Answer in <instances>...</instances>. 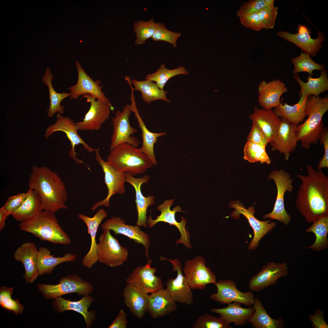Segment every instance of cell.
Masks as SVG:
<instances>
[{
    "mask_svg": "<svg viewBox=\"0 0 328 328\" xmlns=\"http://www.w3.org/2000/svg\"><path fill=\"white\" fill-rule=\"evenodd\" d=\"M308 175H297L301 181L295 206L308 223L328 216V177L322 169L316 171L308 165Z\"/></svg>",
    "mask_w": 328,
    "mask_h": 328,
    "instance_id": "1",
    "label": "cell"
},
{
    "mask_svg": "<svg viewBox=\"0 0 328 328\" xmlns=\"http://www.w3.org/2000/svg\"><path fill=\"white\" fill-rule=\"evenodd\" d=\"M28 183L29 189L39 195L42 210L55 213L67 208L65 204L67 193L64 183L56 173L48 167L33 166Z\"/></svg>",
    "mask_w": 328,
    "mask_h": 328,
    "instance_id": "2",
    "label": "cell"
},
{
    "mask_svg": "<svg viewBox=\"0 0 328 328\" xmlns=\"http://www.w3.org/2000/svg\"><path fill=\"white\" fill-rule=\"evenodd\" d=\"M328 110V96L322 97L311 95L309 97L305 108L306 116L308 118L302 124L296 127V133L302 146L308 150L312 144H316L319 140L324 127L323 115Z\"/></svg>",
    "mask_w": 328,
    "mask_h": 328,
    "instance_id": "3",
    "label": "cell"
},
{
    "mask_svg": "<svg viewBox=\"0 0 328 328\" xmlns=\"http://www.w3.org/2000/svg\"><path fill=\"white\" fill-rule=\"evenodd\" d=\"M19 226L21 230L31 233L42 241L64 245L71 243L59 224L54 212L42 210L33 217L21 221Z\"/></svg>",
    "mask_w": 328,
    "mask_h": 328,
    "instance_id": "4",
    "label": "cell"
},
{
    "mask_svg": "<svg viewBox=\"0 0 328 328\" xmlns=\"http://www.w3.org/2000/svg\"><path fill=\"white\" fill-rule=\"evenodd\" d=\"M106 161L118 171L133 176L145 173L154 165L139 148L125 143L110 150Z\"/></svg>",
    "mask_w": 328,
    "mask_h": 328,
    "instance_id": "5",
    "label": "cell"
},
{
    "mask_svg": "<svg viewBox=\"0 0 328 328\" xmlns=\"http://www.w3.org/2000/svg\"><path fill=\"white\" fill-rule=\"evenodd\" d=\"M39 291L45 299H55L65 294L75 293L80 296L91 295L94 290L92 284L76 274L68 275L60 278L56 285L40 283L37 285Z\"/></svg>",
    "mask_w": 328,
    "mask_h": 328,
    "instance_id": "6",
    "label": "cell"
},
{
    "mask_svg": "<svg viewBox=\"0 0 328 328\" xmlns=\"http://www.w3.org/2000/svg\"><path fill=\"white\" fill-rule=\"evenodd\" d=\"M291 177V175L283 169L274 170L269 174L268 179H272L274 181L277 189V196L273 210L264 215V219L276 220L285 225L290 222L291 217L285 207L284 196L286 191L290 192L293 190V180Z\"/></svg>",
    "mask_w": 328,
    "mask_h": 328,
    "instance_id": "7",
    "label": "cell"
},
{
    "mask_svg": "<svg viewBox=\"0 0 328 328\" xmlns=\"http://www.w3.org/2000/svg\"><path fill=\"white\" fill-rule=\"evenodd\" d=\"M103 231L97 244L98 261L110 267L121 265L127 259L128 249L120 244L117 239L111 234L110 230Z\"/></svg>",
    "mask_w": 328,
    "mask_h": 328,
    "instance_id": "8",
    "label": "cell"
},
{
    "mask_svg": "<svg viewBox=\"0 0 328 328\" xmlns=\"http://www.w3.org/2000/svg\"><path fill=\"white\" fill-rule=\"evenodd\" d=\"M99 151V148L95 149V159L104 173V182L108 189V193L104 199L96 202L92 206L91 208L92 211L95 210L101 206L109 207L110 206V199L113 195L116 193L122 194L125 192V172L118 171L104 161L100 156Z\"/></svg>",
    "mask_w": 328,
    "mask_h": 328,
    "instance_id": "9",
    "label": "cell"
},
{
    "mask_svg": "<svg viewBox=\"0 0 328 328\" xmlns=\"http://www.w3.org/2000/svg\"><path fill=\"white\" fill-rule=\"evenodd\" d=\"M131 111L130 105L127 103L122 111H117L114 117L112 118L113 133L110 145L111 150L117 145L127 143L137 148L139 145L138 140L132 136L138 130L131 126L129 118Z\"/></svg>",
    "mask_w": 328,
    "mask_h": 328,
    "instance_id": "10",
    "label": "cell"
},
{
    "mask_svg": "<svg viewBox=\"0 0 328 328\" xmlns=\"http://www.w3.org/2000/svg\"><path fill=\"white\" fill-rule=\"evenodd\" d=\"M174 199L166 200L161 204L159 205L157 209L160 211V215L157 217L155 219H153L151 215L149 216L147 220L148 227L152 228L157 223L162 222L167 223L170 225H173L178 229L180 234V238L178 239L176 244H182L187 248L192 249L190 242V235L188 231L186 228L187 220L183 217H181L180 222H178L175 218L177 212H183L179 205L176 206L172 210L170 207L173 204Z\"/></svg>",
    "mask_w": 328,
    "mask_h": 328,
    "instance_id": "11",
    "label": "cell"
},
{
    "mask_svg": "<svg viewBox=\"0 0 328 328\" xmlns=\"http://www.w3.org/2000/svg\"><path fill=\"white\" fill-rule=\"evenodd\" d=\"M56 120L55 123L48 127L44 134L45 138H48L53 133L58 131L64 133L70 142L71 148L70 150L69 155L70 157L77 163H84L76 157L75 147L76 145L81 144L84 149L90 153H92L96 149H93L87 145L79 135L76 123L68 117H65L61 114L57 113Z\"/></svg>",
    "mask_w": 328,
    "mask_h": 328,
    "instance_id": "12",
    "label": "cell"
},
{
    "mask_svg": "<svg viewBox=\"0 0 328 328\" xmlns=\"http://www.w3.org/2000/svg\"><path fill=\"white\" fill-rule=\"evenodd\" d=\"M205 263L204 258L200 256L185 262L183 271L192 289L202 290L208 284H216V275Z\"/></svg>",
    "mask_w": 328,
    "mask_h": 328,
    "instance_id": "13",
    "label": "cell"
},
{
    "mask_svg": "<svg viewBox=\"0 0 328 328\" xmlns=\"http://www.w3.org/2000/svg\"><path fill=\"white\" fill-rule=\"evenodd\" d=\"M83 96L90 103V107L83 121L76 123L77 129L78 131L98 130L108 119L110 110L113 108L111 104L97 99L90 94H84Z\"/></svg>",
    "mask_w": 328,
    "mask_h": 328,
    "instance_id": "14",
    "label": "cell"
},
{
    "mask_svg": "<svg viewBox=\"0 0 328 328\" xmlns=\"http://www.w3.org/2000/svg\"><path fill=\"white\" fill-rule=\"evenodd\" d=\"M229 207L235 209L231 214V217L236 218L239 214H242L247 219L253 229L254 237L249 245V248L251 250L255 249L260 240L270 231H272L276 226V223L271 222V219L265 221L257 219L254 215L255 213L254 207L251 206L246 209L238 200L230 202Z\"/></svg>",
    "mask_w": 328,
    "mask_h": 328,
    "instance_id": "15",
    "label": "cell"
},
{
    "mask_svg": "<svg viewBox=\"0 0 328 328\" xmlns=\"http://www.w3.org/2000/svg\"><path fill=\"white\" fill-rule=\"evenodd\" d=\"M147 260L145 265L135 268L126 280L127 283L147 294L155 292L163 286L161 278L155 275L156 268L151 266L152 260Z\"/></svg>",
    "mask_w": 328,
    "mask_h": 328,
    "instance_id": "16",
    "label": "cell"
},
{
    "mask_svg": "<svg viewBox=\"0 0 328 328\" xmlns=\"http://www.w3.org/2000/svg\"><path fill=\"white\" fill-rule=\"evenodd\" d=\"M160 260L170 261L173 266L172 271L177 272L175 278L169 279L166 283V289L171 298L176 302L183 304H192L194 301L193 294L187 280L183 275L180 261L178 259H169L162 256Z\"/></svg>",
    "mask_w": 328,
    "mask_h": 328,
    "instance_id": "17",
    "label": "cell"
},
{
    "mask_svg": "<svg viewBox=\"0 0 328 328\" xmlns=\"http://www.w3.org/2000/svg\"><path fill=\"white\" fill-rule=\"evenodd\" d=\"M126 221L121 217L112 216L105 221L101 225V229H108L113 231L115 235H123L134 240L136 243L141 244L145 249L146 258H149V250L150 246L149 235L142 231L140 227L126 224Z\"/></svg>",
    "mask_w": 328,
    "mask_h": 328,
    "instance_id": "18",
    "label": "cell"
},
{
    "mask_svg": "<svg viewBox=\"0 0 328 328\" xmlns=\"http://www.w3.org/2000/svg\"><path fill=\"white\" fill-rule=\"evenodd\" d=\"M215 285L216 293L212 294L210 298L221 305L237 302L247 306H251L254 303V294L251 291L243 292L238 290L235 283L232 280H219Z\"/></svg>",
    "mask_w": 328,
    "mask_h": 328,
    "instance_id": "19",
    "label": "cell"
},
{
    "mask_svg": "<svg viewBox=\"0 0 328 328\" xmlns=\"http://www.w3.org/2000/svg\"><path fill=\"white\" fill-rule=\"evenodd\" d=\"M289 274L288 265L285 262L268 263L250 280L249 288L251 290L259 292L275 285L279 278L286 277Z\"/></svg>",
    "mask_w": 328,
    "mask_h": 328,
    "instance_id": "20",
    "label": "cell"
},
{
    "mask_svg": "<svg viewBox=\"0 0 328 328\" xmlns=\"http://www.w3.org/2000/svg\"><path fill=\"white\" fill-rule=\"evenodd\" d=\"M296 127L285 119L281 118L277 131L269 142L272 146L271 151L277 150L280 154H283L286 161L289 160L290 153L294 151L298 144Z\"/></svg>",
    "mask_w": 328,
    "mask_h": 328,
    "instance_id": "21",
    "label": "cell"
},
{
    "mask_svg": "<svg viewBox=\"0 0 328 328\" xmlns=\"http://www.w3.org/2000/svg\"><path fill=\"white\" fill-rule=\"evenodd\" d=\"M75 64L78 72V80L75 85L68 88L70 91V99H77L80 95L89 94L97 99L111 104L102 91L103 85H100L101 80H97L94 81L86 73L78 61L76 60Z\"/></svg>",
    "mask_w": 328,
    "mask_h": 328,
    "instance_id": "22",
    "label": "cell"
},
{
    "mask_svg": "<svg viewBox=\"0 0 328 328\" xmlns=\"http://www.w3.org/2000/svg\"><path fill=\"white\" fill-rule=\"evenodd\" d=\"M126 182L130 183L134 187L135 191V202L138 213L137 225L146 228L147 227V210L149 206L154 204L155 197L149 195L144 196L142 193L141 187L143 183H148L150 177L146 175L138 178H136L128 172H125Z\"/></svg>",
    "mask_w": 328,
    "mask_h": 328,
    "instance_id": "23",
    "label": "cell"
},
{
    "mask_svg": "<svg viewBox=\"0 0 328 328\" xmlns=\"http://www.w3.org/2000/svg\"><path fill=\"white\" fill-rule=\"evenodd\" d=\"M94 301V298L91 295L84 296L80 300L77 301H69L60 296L54 299L52 305L53 309L58 313L73 310L80 313L84 318L87 327L89 328L96 318L95 311L88 310L91 304Z\"/></svg>",
    "mask_w": 328,
    "mask_h": 328,
    "instance_id": "24",
    "label": "cell"
},
{
    "mask_svg": "<svg viewBox=\"0 0 328 328\" xmlns=\"http://www.w3.org/2000/svg\"><path fill=\"white\" fill-rule=\"evenodd\" d=\"M107 215V212L103 208L99 209L92 217L81 214L78 215V218L83 221L86 225L88 233L91 237L90 249L81 261L82 265L87 268H91L98 261L97 253V244L96 240L97 233L99 225Z\"/></svg>",
    "mask_w": 328,
    "mask_h": 328,
    "instance_id": "25",
    "label": "cell"
},
{
    "mask_svg": "<svg viewBox=\"0 0 328 328\" xmlns=\"http://www.w3.org/2000/svg\"><path fill=\"white\" fill-rule=\"evenodd\" d=\"M38 249L33 242H27L19 247L14 253V258L23 264L25 270L23 277L27 283H32L39 275L37 259Z\"/></svg>",
    "mask_w": 328,
    "mask_h": 328,
    "instance_id": "26",
    "label": "cell"
},
{
    "mask_svg": "<svg viewBox=\"0 0 328 328\" xmlns=\"http://www.w3.org/2000/svg\"><path fill=\"white\" fill-rule=\"evenodd\" d=\"M288 91L285 84L279 80L274 79L268 83L262 81L258 87L260 105L267 110L278 106L281 103V96Z\"/></svg>",
    "mask_w": 328,
    "mask_h": 328,
    "instance_id": "27",
    "label": "cell"
},
{
    "mask_svg": "<svg viewBox=\"0 0 328 328\" xmlns=\"http://www.w3.org/2000/svg\"><path fill=\"white\" fill-rule=\"evenodd\" d=\"M132 93L131 96V104L130 105L132 112L134 113L138 123V126L142 131V142L141 146L139 148L141 151L145 154L151 160L154 165H157V161L155 155L154 146L156 143L159 137L166 135L165 132L153 133L151 132L146 127L145 123L140 116L136 106L135 96L134 95V89L131 87Z\"/></svg>",
    "mask_w": 328,
    "mask_h": 328,
    "instance_id": "28",
    "label": "cell"
},
{
    "mask_svg": "<svg viewBox=\"0 0 328 328\" xmlns=\"http://www.w3.org/2000/svg\"><path fill=\"white\" fill-rule=\"evenodd\" d=\"M176 302L163 288L149 295L148 311L154 319L163 317L176 309Z\"/></svg>",
    "mask_w": 328,
    "mask_h": 328,
    "instance_id": "29",
    "label": "cell"
},
{
    "mask_svg": "<svg viewBox=\"0 0 328 328\" xmlns=\"http://www.w3.org/2000/svg\"><path fill=\"white\" fill-rule=\"evenodd\" d=\"M122 294L124 303L130 311L137 318H143L148 311L149 295L128 283Z\"/></svg>",
    "mask_w": 328,
    "mask_h": 328,
    "instance_id": "30",
    "label": "cell"
},
{
    "mask_svg": "<svg viewBox=\"0 0 328 328\" xmlns=\"http://www.w3.org/2000/svg\"><path fill=\"white\" fill-rule=\"evenodd\" d=\"M277 34L279 37L294 43L303 51L313 56L316 55L322 46V43L325 39L323 34L319 30L318 36L315 39L310 37L309 31L302 33L297 32L293 34L282 31L278 32Z\"/></svg>",
    "mask_w": 328,
    "mask_h": 328,
    "instance_id": "31",
    "label": "cell"
},
{
    "mask_svg": "<svg viewBox=\"0 0 328 328\" xmlns=\"http://www.w3.org/2000/svg\"><path fill=\"white\" fill-rule=\"evenodd\" d=\"M262 129L269 142L275 135L280 124V118L273 110L254 108V112L249 116Z\"/></svg>",
    "mask_w": 328,
    "mask_h": 328,
    "instance_id": "32",
    "label": "cell"
},
{
    "mask_svg": "<svg viewBox=\"0 0 328 328\" xmlns=\"http://www.w3.org/2000/svg\"><path fill=\"white\" fill-rule=\"evenodd\" d=\"M241 303L234 302L228 304L227 307L222 308H212L211 312L219 314V316L230 324L233 323L237 326H243L248 321L255 312L253 307L245 308L241 306Z\"/></svg>",
    "mask_w": 328,
    "mask_h": 328,
    "instance_id": "33",
    "label": "cell"
},
{
    "mask_svg": "<svg viewBox=\"0 0 328 328\" xmlns=\"http://www.w3.org/2000/svg\"><path fill=\"white\" fill-rule=\"evenodd\" d=\"M77 257L75 254L66 253L62 257H56L51 254L47 248L40 247L38 249L37 259L39 275L50 274L57 265L65 262H73Z\"/></svg>",
    "mask_w": 328,
    "mask_h": 328,
    "instance_id": "34",
    "label": "cell"
},
{
    "mask_svg": "<svg viewBox=\"0 0 328 328\" xmlns=\"http://www.w3.org/2000/svg\"><path fill=\"white\" fill-rule=\"evenodd\" d=\"M308 95L300 98L298 102L293 105H289L285 102L281 103L274 108L275 112L280 118H284L290 123L297 126L302 122L306 116L305 114L306 105Z\"/></svg>",
    "mask_w": 328,
    "mask_h": 328,
    "instance_id": "35",
    "label": "cell"
},
{
    "mask_svg": "<svg viewBox=\"0 0 328 328\" xmlns=\"http://www.w3.org/2000/svg\"><path fill=\"white\" fill-rule=\"evenodd\" d=\"M293 77L300 86L299 93L300 98L306 95L319 96L321 93L328 90V78L326 69L321 70L320 76L318 78H314L308 76L306 83L301 80L298 74H294Z\"/></svg>",
    "mask_w": 328,
    "mask_h": 328,
    "instance_id": "36",
    "label": "cell"
},
{
    "mask_svg": "<svg viewBox=\"0 0 328 328\" xmlns=\"http://www.w3.org/2000/svg\"><path fill=\"white\" fill-rule=\"evenodd\" d=\"M255 312L248 320L255 328H283L285 322L282 317L277 319L271 318L267 313L261 300L255 298Z\"/></svg>",
    "mask_w": 328,
    "mask_h": 328,
    "instance_id": "37",
    "label": "cell"
},
{
    "mask_svg": "<svg viewBox=\"0 0 328 328\" xmlns=\"http://www.w3.org/2000/svg\"><path fill=\"white\" fill-rule=\"evenodd\" d=\"M54 78L50 68H47L42 77V82L48 89L50 103L46 112L50 118L52 117L56 113L61 114L64 113V107L61 105V103L65 98L70 97V93H58L55 91L52 84V80Z\"/></svg>",
    "mask_w": 328,
    "mask_h": 328,
    "instance_id": "38",
    "label": "cell"
},
{
    "mask_svg": "<svg viewBox=\"0 0 328 328\" xmlns=\"http://www.w3.org/2000/svg\"><path fill=\"white\" fill-rule=\"evenodd\" d=\"M26 198L21 207L11 215L16 220L22 221L31 218L41 210V200L35 190L29 189Z\"/></svg>",
    "mask_w": 328,
    "mask_h": 328,
    "instance_id": "39",
    "label": "cell"
},
{
    "mask_svg": "<svg viewBox=\"0 0 328 328\" xmlns=\"http://www.w3.org/2000/svg\"><path fill=\"white\" fill-rule=\"evenodd\" d=\"M131 83L134 87V89L141 93L143 101L147 104H149L157 100H163L168 103L170 102L166 97L168 92L159 88L156 84L152 81L146 80L143 81L133 80Z\"/></svg>",
    "mask_w": 328,
    "mask_h": 328,
    "instance_id": "40",
    "label": "cell"
},
{
    "mask_svg": "<svg viewBox=\"0 0 328 328\" xmlns=\"http://www.w3.org/2000/svg\"><path fill=\"white\" fill-rule=\"evenodd\" d=\"M313 223L305 231L306 233H313L316 237L315 241L311 246L304 248H308L315 251L320 252L328 247V216L321 217Z\"/></svg>",
    "mask_w": 328,
    "mask_h": 328,
    "instance_id": "41",
    "label": "cell"
},
{
    "mask_svg": "<svg viewBox=\"0 0 328 328\" xmlns=\"http://www.w3.org/2000/svg\"><path fill=\"white\" fill-rule=\"evenodd\" d=\"M188 72L183 66L178 68L169 70L166 68L165 64H162L155 73L148 74L145 79L155 82L160 89L163 90L164 87L168 80L173 77L179 75H187Z\"/></svg>",
    "mask_w": 328,
    "mask_h": 328,
    "instance_id": "42",
    "label": "cell"
},
{
    "mask_svg": "<svg viewBox=\"0 0 328 328\" xmlns=\"http://www.w3.org/2000/svg\"><path fill=\"white\" fill-rule=\"evenodd\" d=\"M266 146L247 141L244 149V159L251 163L260 162L271 163V160L266 151Z\"/></svg>",
    "mask_w": 328,
    "mask_h": 328,
    "instance_id": "43",
    "label": "cell"
},
{
    "mask_svg": "<svg viewBox=\"0 0 328 328\" xmlns=\"http://www.w3.org/2000/svg\"><path fill=\"white\" fill-rule=\"evenodd\" d=\"M291 61L294 65L293 71L294 74L301 72H306L311 76L313 75V72L314 70H322L325 67L324 65L318 64L314 61L310 55L306 53H301L299 56L292 57Z\"/></svg>",
    "mask_w": 328,
    "mask_h": 328,
    "instance_id": "44",
    "label": "cell"
},
{
    "mask_svg": "<svg viewBox=\"0 0 328 328\" xmlns=\"http://www.w3.org/2000/svg\"><path fill=\"white\" fill-rule=\"evenodd\" d=\"M156 23L153 18L148 21L140 20L135 22L133 30L136 36L134 42L135 45H141L145 44L146 40L152 37L156 31Z\"/></svg>",
    "mask_w": 328,
    "mask_h": 328,
    "instance_id": "45",
    "label": "cell"
},
{
    "mask_svg": "<svg viewBox=\"0 0 328 328\" xmlns=\"http://www.w3.org/2000/svg\"><path fill=\"white\" fill-rule=\"evenodd\" d=\"M13 288L6 286L2 287L0 289V305L3 308L12 311L16 315L21 314L24 307L18 299L12 298Z\"/></svg>",
    "mask_w": 328,
    "mask_h": 328,
    "instance_id": "46",
    "label": "cell"
},
{
    "mask_svg": "<svg viewBox=\"0 0 328 328\" xmlns=\"http://www.w3.org/2000/svg\"><path fill=\"white\" fill-rule=\"evenodd\" d=\"M193 328H232L226 320L208 313L200 316Z\"/></svg>",
    "mask_w": 328,
    "mask_h": 328,
    "instance_id": "47",
    "label": "cell"
},
{
    "mask_svg": "<svg viewBox=\"0 0 328 328\" xmlns=\"http://www.w3.org/2000/svg\"><path fill=\"white\" fill-rule=\"evenodd\" d=\"M274 0H250L245 2L237 11L240 18L257 12L268 6L274 5Z\"/></svg>",
    "mask_w": 328,
    "mask_h": 328,
    "instance_id": "48",
    "label": "cell"
},
{
    "mask_svg": "<svg viewBox=\"0 0 328 328\" xmlns=\"http://www.w3.org/2000/svg\"><path fill=\"white\" fill-rule=\"evenodd\" d=\"M181 35L180 33L171 31L167 29L164 24L158 22L156 23V31L152 38L155 41L167 42L173 47H176L177 39Z\"/></svg>",
    "mask_w": 328,
    "mask_h": 328,
    "instance_id": "49",
    "label": "cell"
},
{
    "mask_svg": "<svg viewBox=\"0 0 328 328\" xmlns=\"http://www.w3.org/2000/svg\"><path fill=\"white\" fill-rule=\"evenodd\" d=\"M278 8L274 5L266 7L257 12L264 28L272 29L274 27Z\"/></svg>",
    "mask_w": 328,
    "mask_h": 328,
    "instance_id": "50",
    "label": "cell"
},
{
    "mask_svg": "<svg viewBox=\"0 0 328 328\" xmlns=\"http://www.w3.org/2000/svg\"><path fill=\"white\" fill-rule=\"evenodd\" d=\"M247 141L251 142L266 146L269 141L265 135L255 122L252 121L250 132L247 138Z\"/></svg>",
    "mask_w": 328,
    "mask_h": 328,
    "instance_id": "51",
    "label": "cell"
},
{
    "mask_svg": "<svg viewBox=\"0 0 328 328\" xmlns=\"http://www.w3.org/2000/svg\"><path fill=\"white\" fill-rule=\"evenodd\" d=\"M27 196L26 193H20L10 196L8 198L3 207L6 211L11 215L21 207Z\"/></svg>",
    "mask_w": 328,
    "mask_h": 328,
    "instance_id": "52",
    "label": "cell"
},
{
    "mask_svg": "<svg viewBox=\"0 0 328 328\" xmlns=\"http://www.w3.org/2000/svg\"><path fill=\"white\" fill-rule=\"evenodd\" d=\"M240 21L244 26L255 31H259L264 28L257 12L240 17Z\"/></svg>",
    "mask_w": 328,
    "mask_h": 328,
    "instance_id": "53",
    "label": "cell"
},
{
    "mask_svg": "<svg viewBox=\"0 0 328 328\" xmlns=\"http://www.w3.org/2000/svg\"><path fill=\"white\" fill-rule=\"evenodd\" d=\"M320 144H323L324 149V155L319 162L317 167L318 170L322 168H328V128L324 127L321 133L319 140Z\"/></svg>",
    "mask_w": 328,
    "mask_h": 328,
    "instance_id": "54",
    "label": "cell"
},
{
    "mask_svg": "<svg viewBox=\"0 0 328 328\" xmlns=\"http://www.w3.org/2000/svg\"><path fill=\"white\" fill-rule=\"evenodd\" d=\"M308 317L314 328H328V324L324 319V313L320 309H316L314 314H309Z\"/></svg>",
    "mask_w": 328,
    "mask_h": 328,
    "instance_id": "55",
    "label": "cell"
},
{
    "mask_svg": "<svg viewBox=\"0 0 328 328\" xmlns=\"http://www.w3.org/2000/svg\"><path fill=\"white\" fill-rule=\"evenodd\" d=\"M127 323L126 313L123 309H121L116 318L108 328H126Z\"/></svg>",
    "mask_w": 328,
    "mask_h": 328,
    "instance_id": "56",
    "label": "cell"
},
{
    "mask_svg": "<svg viewBox=\"0 0 328 328\" xmlns=\"http://www.w3.org/2000/svg\"><path fill=\"white\" fill-rule=\"evenodd\" d=\"M9 214L6 211L3 207L0 208V231L3 229L7 218Z\"/></svg>",
    "mask_w": 328,
    "mask_h": 328,
    "instance_id": "57",
    "label": "cell"
},
{
    "mask_svg": "<svg viewBox=\"0 0 328 328\" xmlns=\"http://www.w3.org/2000/svg\"><path fill=\"white\" fill-rule=\"evenodd\" d=\"M298 32L299 33H305L309 31L308 28L306 26L301 25H298Z\"/></svg>",
    "mask_w": 328,
    "mask_h": 328,
    "instance_id": "58",
    "label": "cell"
}]
</instances>
